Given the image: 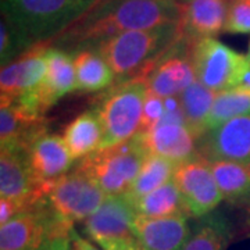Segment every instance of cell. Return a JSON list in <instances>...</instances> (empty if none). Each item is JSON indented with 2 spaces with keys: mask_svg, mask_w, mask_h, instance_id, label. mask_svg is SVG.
Here are the masks:
<instances>
[{
  "mask_svg": "<svg viewBox=\"0 0 250 250\" xmlns=\"http://www.w3.org/2000/svg\"><path fill=\"white\" fill-rule=\"evenodd\" d=\"M45 117L17 103L0 107V149L27 152L39 135L46 132Z\"/></svg>",
  "mask_w": 250,
  "mask_h": 250,
  "instance_id": "18",
  "label": "cell"
},
{
  "mask_svg": "<svg viewBox=\"0 0 250 250\" xmlns=\"http://www.w3.org/2000/svg\"><path fill=\"white\" fill-rule=\"evenodd\" d=\"M27 157L36 178L43 182L67 174L74 161L62 136L47 132L39 135L28 147Z\"/></svg>",
  "mask_w": 250,
  "mask_h": 250,
  "instance_id": "19",
  "label": "cell"
},
{
  "mask_svg": "<svg viewBox=\"0 0 250 250\" xmlns=\"http://www.w3.org/2000/svg\"><path fill=\"white\" fill-rule=\"evenodd\" d=\"M181 16L182 3L178 0H96L50 45L80 50L123 32L175 24Z\"/></svg>",
  "mask_w": 250,
  "mask_h": 250,
  "instance_id": "1",
  "label": "cell"
},
{
  "mask_svg": "<svg viewBox=\"0 0 250 250\" xmlns=\"http://www.w3.org/2000/svg\"><path fill=\"white\" fill-rule=\"evenodd\" d=\"M250 113V90L242 88L223 90L215 95L214 103L207 120V132L235 117Z\"/></svg>",
  "mask_w": 250,
  "mask_h": 250,
  "instance_id": "26",
  "label": "cell"
},
{
  "mask_svg": "<svg viewBox=\"0 0 250 250\" xmlns=\"http://www.w3.org/2000/svg\"><path fill=\"white\" fill-rule=\"evenodd\" d=\"M147 92L145 78L121 82L100 98L98 113L103 138L99 149H106L138 135L141 129L143 103Z\"/></svg>",
  "mask_w": 250,
  "mask_h": 250,
  "instance_id": "5",
  "label": "cell"
},
{
  "mask_svg": "<svg viewBox=\"0 0 250 250\" xmlns=\"http://www.w3.org/2000/svg\"><path fill=\"white\" fill-rule=\"evenodd\" d=\"M179 3H185V1H187V0H178Z\"/></svg>",
  "mask_w": 250,
  "mask_h": 250,
  "instance_id": "33",
  "label": "cell"
},
{
  "mask_svg": "<svg viewBox=\"0 0 250 250\" xmlns=\"http://www.w3.org/2000/svg\"><path fill=\"white\" fill-rule=\"evenodd\" d=\"M45 250H74L72 249V243L71 239H70V235L54 238L53 241L47 245V248H46Z\"/></svg>",
  "mask_w": 250,
  "mask_h": 250,
  "instance_id": "32",
  "label": "cell"
},
{
  "mask_svg": "<svg viewBox=\"0 0 250 250\" xmlns=\"http://www.w3.org/2000/svg\"><path fill=\"white\" fill-rule=\"evenodd\" d=\"M172 179L178 187L190 217L202 218L224 200L210 163L202 156L178 164Z\"/></svg>",
  "mask_w": 250,
  "mask_h": 250,
  "instance_id": "10",
  "label": "cell"
},
{
  "mask_svg": "<svg viewBox=\"0 0 250 250\" xmlns=\"http://www.w3.org/2000/svg\"><path fill=\"white\" fill-rule=\"evenodd\" d=\"M199 154L207 161H233L250 167V113L203 135L199 139Z\"/></svg>",
  "mask_w": 250,
  "mask_h": 250,
  "instance_id": "14",
  "label": "cell"
},
{
  "mask_svg": "<svg viewBox=\"0 0 250 250\" xmlns=\"http://www.w3.org/2000/svg\"><path fill=\"white\" fill-rule=\"evenodd\" d=\"M131 203L134 206L136 214L143 217H150V218L171 217V215L190 217L174 179H171L170 182L164 184L163 187L154 189L153 192Z\"/></svg>",
  "mask_w": 250,
  "mask_h": 250,
  "instance_id": "22",
  "label": "cell"
},
{
  "mask_svg": "<svg viewBox=\"0 0 250 250\" xmlns=\"http://www.w3.org/2000/svg\"><path fill=\"white\" fill-rule=\"evenodd\" d=\"M77 90L83 93H93L110 88L116 75L107 62L93 47H83L77 50L74 56Z\"/></svg>",
  "mask_w": 250,
  "mask_h": 250,
  "instance_id": "21",
  "label": "cell"
},
{
  "mask_svg": "<svg viewBox=\"0 0 250 250\" xmlns=\"http://www.w3.org/2000/svg\"><path fill=\"white\" fill-rule=\"evenodd\" d=\"M182 38L179 22L150 29L128 31L99 42L96 49L107 62L118 83L145 78L171 46Z\"/></svg>",
  "mask_w": 250,
  "mask_h": 250,
  "instance_id": "2",
  "label": "cell"
},
{
  "mask_svg": "<svg viewBox=\"0 0 250 250\" xmlns=\"http://www.w3.org/2000/svg\"><path fill=\"white\" fill-rule=\"evenodd\" d=\"M25 211H31V210L22 202L0 197V225L9 223L10 220Z\"/></svg>",
  "mask_w": 250,
  "mask_h": 250,
  "instance_id": "30",
  "label": "cell"
},
{
  "mask_svg": "<svg viewBox=\"0 0 250 250\" xmlns=\"http://www.w3.org/2000/svg\"><path fill=\"white\" fill-rule=\"evenodd\" d=\"M107 195L86 174L77 168L50 181L46 199L56 214L64 223L85 221L104 203Z\"/></svg>",
  "mask_w": 250,
  "mask_h": 250,
  "instance_id": "8",
  "label": "cell"
},
{
  "mask_svg": "<svg viewBox=\"0 0 250 250\" xmlns=\"http://www.w3.org/2000/svg\"><path fill=\"white\" fill-rule=\"evenodd\" d=\"M190 45L192 42L181 38L161 56L145 77L147 89L161 98L179 96L196 81Z\"/></svg>",
  "mask_w": 250,
  "mask_h": 250,
  "instance_id": "13",
  "label": "cell"
},
{
  "mask_svg": "<svg viewBox=\"0 0 250 250\" xmlns=\"http://www.w3.org/2000/svg\"><path fill=\"white\" fill-rule=\"evenodd\" d=\"M177 164L166 157L149 153L143 161V166L134 184L124 195L129 202H135L145 195L153 192L154 189L163 187L174 178Z\"/></svg>",
  "mask_w": 250,
  "mask_h": 250,
  "instance_id": "24",
  "label": "cell"
},
{
  "mask_svg": "<svg viewBox=\"0 0 250 250\" xmlns=\"http://www.w3.org/2000/svg\"><path fill=\"white\" fill-rule=\"evenodd\" d=\"M70 239H71L72 249L74 250H99L90 242H88L86 239H83L82 236H80V233L77 232L74 228H72L71 232H70Z\"/></svg>",
  "mask_w": 250,
  "mask_h": 250,
  "instance_id": "31",
  "label": "cell"
},
{
  "mask_svg": "<svg viewBox=\"0 0 250 250\" xmlns=\"http://www.w3.org/2000/svg\"><path fill=\"white\" fill-rule=\"evenodd\" d=\"M134 231L143 250H182L192 233L188 215L150 218L136 214Z\"/></svg>",
  "mask_w": 250,
  "mask_h": 250,
  "instance_id": "16",
  "label": "cell"
},
{
  "mask_svg": "<svg viewBox=\"0 0 250 250\" xmlns=\"http://www.w3.org/2000/svg\"><path fill=\"white\" fill-rule=\"evenodd\" d=\"M163 114H164V98H161V96L147 89L145 103H143L141 129H139L138 134H145V132H147L152 128H154L156 125L160 123Z\"/></svg>",
  "mask_w": 250,
  "mask_h": 250,
  "instance_id": "29",
  "label": "cell"
},
{
  "mask_svg": "<svg viewBox=\"0 0 250 250\" xmlns=\"http://www.w3.org/2000/svg\"><path fill=\"white\" fill-rule=\"evenodd\" d=\"M96 0H1V17L28 45L52 42Z\"/></svg>",
  "mask_w": 250,
  "mask_h": 250,
  "instance_id": "3",
  "label": "cell"
},
{
  "mask_svg": "<svg viewBox=\"0 0 250 250\" xmlns=\"http://www.w3.org/2000/svg\"><path fill=\"white\" fill-rule=\"evenodd\" d=\"M102 138V123L95 110L80 114L65 126L62 132V139L74 160H81L99 150Z\"/></svg>",
  "mask_w": 250,
  "mask_h": 250,
  "instance_id": "20",
  "label": "cell"
},
{
  "mask_svg": "<svg viewBox=\"0 0 250 250\" xmlns=\"http://www.w3.org/2000/svg\"><path fill=\"white\" fill-rule=\"evenodd\" d=\"M50 46V42L35 43L10 64L1 67L0 107L16 103L42 85L47 70L46 52Z\"/></svg>",
  "mask_w": 250,
  "mask_h": 250,
  "instance_id": "11",
  "label": "cell"
},
{
  "mask_svg": "<svg viewBox=\"0 0 250 250\" xmlns=\"http://www.w3.org/2000/svg\"><path fill=\"white\" fill-rule=\"evenodd\" d=\"M224 31L231 34H250V0L231 1Z\"/></svg>",
  "mask_w": 250,
  "mask_h": 250,
  "instance_id": "28",
  "label": "cell"
},
{
  "mask_svg": "<svg viewBox=\"0 0 250 250\" xmlns=\"http://www.w3.org/2000/svg\"><path fill=\"white\" fill-rule=\"evenodd\" d=\"M196 81L215 93L238 86L250 60L215 38H205L190 45Z\"/></svg>",
  "mask_w": 250,
  "mask_h": 250,
  "instance_id": "6",
  "label": "cell"
},
{
  "mask_svg": "<svg viewBox=\"0 0 250 250\" xmlns=\"http://www.w3.org/2000/svg\"><path fill=\"white\" fill-rule=\"evenodd\" d=\"M45 80L42 85L16 102L28 111L43 116L62 96L77 90V74L74 57L62 47L50 46L46 52Z\"/></svg>",
  "mask_w": 250,
  "mask_h": 250,
  "instance_id": "9",
  "label": "cell"
},
{
  "mask_svg": "<svg viewBox=\"0 0 250 250\" xmlns=\"http://www.w3.org/2000/svg\"><path fill=\"white\" fill-rule=\"evenodd\" d=\"M224 200H250V167L233 161H208Z\"/></svg>",
  "mask_w": 250,
  "mask_h": 250,
  "instance_id": "25",
  "label": "cell"
},
{
  "mask_svg": "<svg viewBox=\"0 0 250 250\" xmlns=\"http://www.w3.org/2000/svg\"><path fill=\"white\" fill-rule=\"evenodd\" d=\"M229 241V229L220 215H207L197 224L182 250H225Z\"/></svg>",
  "mask_w": 250,
  "mask_h": 250,
  "instance_id": "27",
  "label": "cell"
},
{
  "mask_svg": "<svg viewBox=\"0 0 250 250\" xmlns=\"http://www.w3.org/2000/svg\"><path fill=\"white\" fill-rule=\"evenodd\" d=\"M215 95V92L195 81L178 96L188 128L197 139L207 134V120L213 107Z\"/></svg>",
  "mask_w": 250,
  "mask_h": 250,
  "instance_id": "23",
  "label": "cell"
},
{
  "mask_svg": "<svg viewBox=\"0 0 250 250\" xmlns=\"http://www.w3.org/2000/svg\"><path fill=\"white\" fill-rule=\"evenodd\" d=\"M248 57H249V60H250V45H249V54H248Z\"/></svg>",
  "mask_w": 250,
  "mask_h": 250,
  "instance_id": "34",
  "label": "cell"
},
{
  "mask_svg": "<svg viewBox=\"0 0 250 250\" xmlns=\"http://www.w3.org/2000/svg\"><path fill=\"white\" fill-rule=\"evenodd\" d=\"M147 152L166 157L177 166L195 159L199 154L192 131L184 124H159L145 134H138Z\"/></svg>",
  "mask_w": 250,
  "mask_h": 250,
  "instance_id": "17",
  "label": "cell"
},
{
  "mask_svg": "<svg viewBox=\"0 0 250 250\" xmlns=\"http://www.w3.org/2000/svg\"><path fill=\"white\" fill-rule=\"evenodd\" d=\"M49 184L36 178L27 152L0 150V197L22 202L34 210L46 200Z\"/></svg>",
  "mask_w": 250,
  "mask_h": 250,
  "instance_id": "12",
  "label": "cell"
},
{
  "mask_svg": "<svg viewBox=\"0 0 250 250\" xmlns=\"http://www.w3.org/2000/svg\"><path fill=\"white\" fill-rule=\"evenodd\" d=\"M147 154L141 136L135 135L129 141L90 153L75 168L93 179L107 196L123 195L134 184Z\"/></svg>",
  "mask_w": 250,
  "mask_h": 250,
  "instance_id": "4",
  "label": "cell"
},
{
  "mask_svg": "<svg viewBox=\"0 0 250 250\" xmlns=\"http://www.w3.org/2000/svg\"><path fill=\"white\" fill-rule=\"evenodd\" d=\"M232 0H187L182 3L179 29L182 38L196 42L214 38L225 28Z\"/></svg>",
  "mask_w": 250,
  "mask_h": 250,
  "instance_id": "15",
  "label": "cell"
},
{
  "mask_svg": "<svg viewBox=\"0 0 250 250\" xmlns=\"http://www.w3.org/2000/svg\"><path fill=\"white\" fill-rule=\"evenodd\" d=\"M132 203L123 195L107 196L104 203L83 221V229L103 250H143L134 231Z\"/></svg>",
  "mask_w": 250,
  "mask_h": 250,
  "instance_id": "7",
  "label": "cell"
}]
</instances>
